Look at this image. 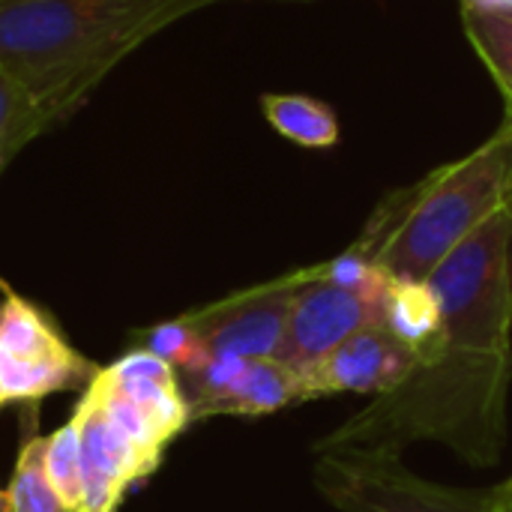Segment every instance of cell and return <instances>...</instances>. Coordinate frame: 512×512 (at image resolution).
I'll list each match as a JSON object with an SVG mask.
<instances>
[{"instance_id": "obj_1", "label": "cell", "mask_w": 512, "mask_h": 512, "mask_svg": "<svg viewBox=\"0 0 512 512\" xmlns=\"http://www.w3.org/2000/svg\"><path fill=\"white\" fill-rule=\"evenodd\" d=\"M438 330L405 384L324 435L315 453L402 459L423 441L474 468H495L507 444L512 384V198L426 279Z\"/></svg>"}, {"instance_id": "obj_2", "label": "cell", "mask_w": 512, "mask_h": 512, "mask_svg": "<svg viewBox=\"0 0 512 512\" xmlns=\"http://www.w3.org/2000/svg\"><path fill=\"white\" fill-rule=\"evenodd\" d=\"M216 3L231 0H0V69L54 126L147 39Z\"/></svg>"}, {"instance_id": "obj_3", "label": "cell", "mask_w": 512, "mask_h": 512, "mask_svg": "<svg viewBox=\"0 0 512 512\" xmlns=\"http://www.w3.org/2000/svg\"><path fill=\"white\" fill-rule=\"evenodd\" d=\"M512 198V120L474 153L393 192L348 246L387 279L423 285L432 270Z\"/></svg>"}, {"instance_id": "obj_4", "label": "cell", "mask_w": 512, "mask_h": 512, "mask_svg": "<svg viewBox=\"0 0 512 512\" xmlns=\"http://www.w3.org/2000/svg\"><path fill=\"white\" fill-rule=\"evenodd\" d=\"M315 489L339 512H495V495L411 474L402 459L315 453Z\"/></svg>"}, {"instance_id": "obj_5", "label": "cell", "mask_w": 512, "mask_h": 512, "mask_svg": "<svg viewBox=\"0 0 512 512\" xmlns=\"http://www.w3.org/2000/svg\"><path fill=\"white\" fill-rule=\"evenodd\" d=\"M99 372L51 324V318L18 294L0 300V393L3 402L36 405L54 393L87 387Z\"/></svg>"}, {"instance_id": "obj_6", "label": "cell", "mask_w": 512, "mask_h": 512, "mask_svg": "<svg viewBox=\"0 0 512 512\" xmlns=\"http://www.w3.org/2000/svg\"><path fill=\"white\" fill-rule=\"evenodd\" d=\"M387 282L390 279L375 288H351L324 276L321 264L306 267L291 300L288 327L276 360L303 372L363 327L381 324Z\"/></svg>"}, {"instance_id": "obj_7", "label": "cell", "mask_w": 512, "mask_h": 512, "mask_svg": "<svg viewBox=\"0 0 512 512\" xmlns=\"http://www.w3.org/2000/svg\"><path fill=\"white\" fill-rule=\"evenodd\" d=\"M303 282V270L285 273L273 282L237 291L219 303L195 309L186 321L195 327L207 357H237V360H276L291 300Z\"/></svg>"}, {"instance_id": "obj_8", "label": "cell", "mask_w": 512, "mask_h": 512, "mask_svg": "<svg viewBox=\"0 0 512 512\" xmlns=\"http://www.w3.org/2000/svg\"><path fill=\"white\" fill-rule=\"evenodd\" d=\"M72 420L81 435V477L84 495L78 512H117L126 492L144 483L162 465L153 453L132 441L93 399L81 396Z\"/></svg>"}, {"instance_id": "obj_9", "label": "cell", "mask_w": 512, "mask_h": 512, "mask_svg": "<svg viewBox=\"0 0 512 512\" xmlns=\"http://www.w3.org/2000/svg\"><path fill=\"white\" fill-rule=\"evenodd\" d=\"M420 354L396 339L384 324H369L324 360L300 372L303 402L336 396V393H390L405 384L417 366Z\"/></svg>"}, {"instance_id": "obj_10", "label": "cell", "mask_w": 512, "mask_h": 512, "mask_svg": "<svg viewBox=\"0 0 512 512\" xmlns=\"http://www.w3.org/2000/svg\"><path fill=\"white\" fill-rule=\"evenodd\" d=\"M99 378L144 414V420L165 447L189 426V405L180 378L156 354L135 348L111 366L99 369Z\"/></svg>"}, {"instance_id": "obj_11", "label": "cell", "mask_w": 512, "mask_h": 512, "mask_svg": "<svg viewBox=\"0 0 512 512\" xmlns=\"http://www.w3.org/2000/svg\"><path fill=\"white\" fill-rule=\"evenodd\" d=\"M300 372L282 360H249L237 381L210 402L198 420L210 417H264L282 408L300 405Z\"/></svg>"}, {"instance_id": "obj_12", "label": "cell", "mask_w": 512, "mask_h": 512, "mask_svg": "<svg viewBox=\"0 0 512 512\" xmlns=\"http://www.w3.org/2000/svg\"><path fill=\"white\" fill-rule=\"evenodd\" d=\"M261 111L267 123L288 141L312 150L333 147L339 141V120L330 105L312 99V96H297V93H264L261 96Z\"/></svg>"}, {"instance_id": "obj_13", "label": "cell", "mask_w": 512, "mask_h": 512, "mask_svg": "<svg viewBox=\"0 0 512 512\" xmlns=\"http://www.w3.org/2000/svg\"><path fill=\"white\" fill-rule=\"evenodd\" d=\"M381 324L402 339L417 354L432 342L438 330V303L429 291V285L417 282H387L384 306H381Z\"/></svg>"}, {"instance_id": "obj_14", "label": "cell", "mask_w": 512, "mask_h": 512, "mask_svg": "<svg viewBox=\"0 0 512 512\" xmlns=\"http://www.w3.org/2000/svg\"><path fill=\"white\" fill-rule=\"evenodd\" d=\"M462 27L477 57L498 81L507 102V117L512 120V9L462 6Z\"/></svg>"}, {"instance_id": "obj_15", "label": "cell", "mask_w": 512, "mask_h": 512, "mask_svg": "<svg viewBox=\"0 0 512 512\" xmlns=\"http://www.w3.org/2000/svg\"><path fill=\"white\" fill-rule=\"evenodd\" d=\"M45 129L51 126L36 99L6 69H0V177L12 159Z\"/></svg>"}, {"instance_id": "obj_16", "label": "cell", "mask_w": 512, "mask_h": 512, "mask_svg": "<svg viewBox=\"0 0 512 512\" xmlns=\"http://www.w3.org/2000/svg\"><path fill=\"white\" fill-rule=\"evenodd\" d=\"M6 495H9L12 512H69L45 474V438L42 435L30 432L21 441Z\"/></svg>"}, {"instance_id": "obj_17", "label": "cell", "mask_w": 512, "mask_h": 512, "mask_svg": "<svg viewBox=\"0 0 512 512\" xmlns=\"http://www.w3.org/2000/svg\"><path fill=\"white\" fill-rule=\"evenodd\" d=\"M45 474L57 498L66 504V510L78 512L84 495V477H81V435L75 420L63 423L57 432L45 438Z\"/></svg>"}, {"instance_id": "obj_18", "label": "cell", "mask_w": 512, "mask_h": 512, "mask_svg": "<svg viewBox=\"0 0 512 512\" xmlns=\"http://www.w3.org/2000/svg\"><path fill=\"white\" fill-rule=\"evenodd\" d=\"M141 348L156 354L159 360H165L177 375L201 366L207 360V351L195 333V327L183 318H174V321H162L150 330L141 333Z\"/></svg>"}, {"instance_id": "obj_19", "label": "cell", "mask_w": 512, "mask_h": 512, "mask_svg": "<svg viewBox=\"0 0 512 512\" xmlns=\"http://www.w3.org/2000/svg\"><path fill=\"white\" fill-rule=\"evenodd\" d=\"M492 495H495V512H512V477L495 486Z\"/></svg>"}, {"instance_id": "obj_20", "label": "cell", "mask_w": 512, "mask_h": 512, "mask_svg": "<svg viewBox=\"0 0 512 512\" xmlns=\"http://www.w3.org/2000/svg\"><path fill=\"white\" fill-rule=\"evenodd\" d=\"M462 6H474V9H512V0H462Z\"/></svg>"}, {"instance_id": "obj_21", "label": "cell", "mask_w": 512, "mask_h": 512, "mask_svg": "<svg viewBox=\"0 0 512 512\" xmlns=\"http://www.w3.org/2000/svg\"><path fill=\"white\" fill-rule=\"evenodd\" d=\"M0 512H12V507H9V495H6V489H0Z\"/></svg>"}, {"instance_id": "obj_22", "label": "cell", "mask_w": 512, "mask_h": 512, "mask_svg": "<svg viewBox=\"0 0 512 512\" xmlns=\"http://www.w3.org/2000/svg\"><path fill=\"white\" fill-rule=\"evenodd\" d=\"M3 405H6V402H3V393H0V408H3Z\"/></svg>"}]
</instances>
